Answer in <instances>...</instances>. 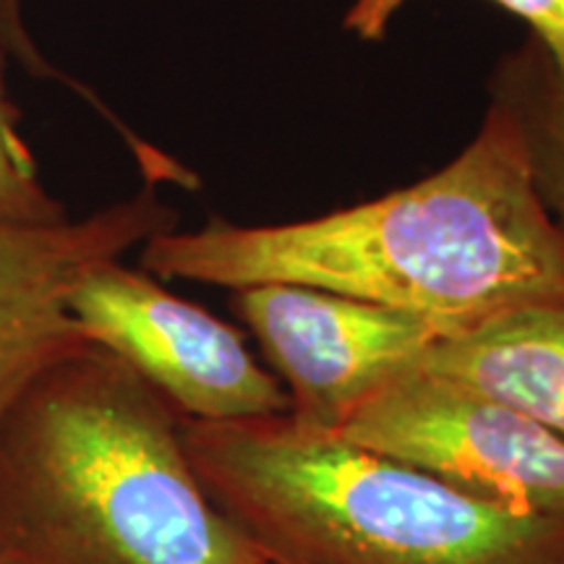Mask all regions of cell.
I'll list each match as a JSON object with an SVG mask.
<instances>
[{"label":"cell","mask_w":564,"mask_h":564,"mask_svg":"<svg viewBox=\"0 0 564 564\" xmlns=\"http://www.w3.org/2000/svg\"><path fill=\"white\" fill-rule=\"evenodd\" d=\"M70 316L188 421H246L291 411L285 387L241 333L162 288L150 272L102 262L74 288Z\"/></svg>","instance_id":"obj_5"},{"label":"cell","mask_w":564,"mask_h":564,"mask_svg":"<svg viewBox=\"0 0 564 564\" xmlns=\"http://www.w3.org/2000/svg\"><path fill=\"white\" fill-rule=\"evenodd\" d=\"M0 220L21 225H55L68 209L47 194L40 167L19 131V110L0 97Z\"/></svg>","instance_id":"obj_10"},{"label":"cell","mask_w":564,"mask_h":564,"mask_svg":"<svg viewBox=\"0 0 564 564\" xmlns=\"http://www.w3.org/2000/svg\"><path fill=\"white\" fill-rule=\"evenodd\" d=\"M270 564H272V562H270Z\"/></svg>","instance_id":"obj_14"},{"label":"cell","mask_w":564,"mask_h":564,"mask_svg":"<svg viewBox=\"0 0 564 564\" xmlns=\"http://www.w3.org/2000/svg\"><path fill=\"white\" fill-rule=\"evenodd\" d=\"M0 564H270L209 499L183 415L87 345L0 419Z\"/></svg>","instance_id":"obj_2"},{"label":"cell","mask_w":564,"mask_h":564,"mask_svg":"<svg viewBox=\"0 0 564 564\" xmlns=\"http://www.w3.org/2000/svg\"><path fill=\"white\" fill-rule=\"evenodd\" d=\"M0 97H6V58L0 53Z\"/></svg>","instance_id":"obj_13"},{"label":"cell","mask_w":564,"mask_h":564,"mask_svg":"<svg viewBox=\"0 0 564 564\" xmlns=\"http://www.w3.org/2000/svg\"><path fill=\"white\" fill-rule=\"evenodd\" d=\"M491 102L518 131L535 192L564 230V66L544 42L528 37L499 66Z\"/></svg>","instance_id":"obj_9"},{"label":"cell","mask_w":564,"mask_h":564,"mask_svg":"<svg viewBox=\"0 0 564 564\" xmlns=\"http://www.w3.org/2000/svg\"><path fill=\"white\" fill-rule=\"evenodd\" d=\"M230 308L285 387L288 415L319 432H340L366 398L444 337L415 314L291 282L232 291Z\"/></svg>","instance_id":"obj_6"},{"label":"cell","mask_w":564,"mask_h":564,"mask_svg":"<svg viewBox=\"0 0 564 564\" xmlns=\"http://www.w3.org/2000/svg\"><path fill=\"white\" fill-rule=\"evenodd\" d=\"M183 447L272 564H564L562 520L499 510L288 413L183 419Z\"/></svg>","instance_id":"obj_3"},{"label":"cell","mask_w":564,"mask_h":564,"mask_svg":"<svg viewBox=\"0 0 564 564\" xmlns=\"http://www.w3.org/2000/svg\"><path fill=\"white\" fill-rule=\"evenodd\" d=\"M0 53L11 55L34 79H58V70L45 61L24 24V0H0Z\"/></svg>","instance_id":"obj_12"},{"label":"cell","mask_w":564,"mask_h":564,"mask_svg":"<svg viewBox=\"0 0 564 564\" xmlns=\"http://www.w3.org/2000/svg\"><path fill=\"white\" fill-rule=\"evenodd\" d=\"M175 225L178 215L154 186L82 220H0V419L37 373L91 345L70 316L74 288L97 264Z\"/></svg>","instance_id":"obj_7"},{"label":"cell","mask_w":564,"mask_h":564,"mask_svg":"<svg viewBox=\"0 0 564 564\" xmlns=\"http://www.w3.org/2000/svg\"><path fill=\"white\" fill-rule=\"evenodd\" d=\"M139 262L152 278L228 291L322 288L421 316L444 337L564 299V230L494 102L478 137L413 186L301 223L249 228L212 217L199 230L158 232Z\"/></svg>","instance_id":"obj_1"},{"label":"cell","mask_w":564,"mask_h":564,"mask_svg":"<svg viewBox=\"0 0 564 564\" xmlns=\"http://www.w3.org/2000/svg\"><path fill=\"white\" fill-rule=\"evenodd\" d=\"M408 0H352L345 13V30L366 42L384 40L390 21ZM531 26V37L544 42L564 66V0H494Z\"/></svg>","instance_id":"obj_11"},{"label":"cell","mask_w":564,"mask_h":564,"mask_svg":"<svg viewBox=\"0 0 564 564\" xmlns=\"http://www.w3.org/2000/svg\"><path fill=\"white\" fill-rule=\"evenodd\" d=\"M335 434L499 510L564 523V436L449 379L405 366Z\"/></svg>","instance_id":"obj_4"},{"label":"cell","mask_w":564,"mask_h":564,"mask_svg":"<svg viewBox=\"0 0 564 564\" xmlns=\"http://www.w3.org/2000/svg\"><path fill=\"white\" fill-rule=\"evenodd\" d=\"M408 366L486 394L564 436V299L507 308L440 337Z\"/></svg>","instance_id":"obj_8"}]
</instances>
